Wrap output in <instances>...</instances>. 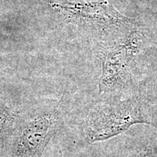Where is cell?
Wrapping results in <instances>:
<instances>
[{"instance_id": "cell-3", "label": "cell", "mask_w": 157, "mask_h": 157, "mask_svg": "<svg viewBox=\"0 0 157 157\" xmlns=\"http://www.w3.org/2000/svg\"><path fill=\"white\" fill-rule=\"evenodd\" d=\"M132 52L126 44L119 45L108 53L103 62V73L99 82L100 93L111 89L121 78L132 58Z\"/></svg>"}, {"instance_id": "cell-2", "label": "cell", "mask_w": 157, "mask_h": 157, "mask_svg": "<svg viewBox=\"0 0 157 157\" xmlns=\"http://www.w3.org/2000/svg\"><path fill=\"white\" fill-rule=\"evenodd\" d=\"M138 123L151 122L143 117L140 104L122 102L93 110L86 120L84 133L90 143H95L121 134Z\"/></svg>"}, {"instance_id": "cell-1", "label": "cell", "mask_w": 157, "mask_h": 157, "mask_svg": "<svg viewBox=\"0 0 157 157\" xmlns=\"http://www.w3.org/2000/svg\"><path fill=\"white\" fill-rule=\"evenodd\" d=\"M60 121L56 105L36 110L17 125L5 146L8 157H42L45 148L56 134Z\"/></svg>"}, {"instance_id": "cell-5", "label": "cell", "mask_w": 157, "mask_h": 157, "mask_svg": "<svg viewBox=\"0 0 157 157\" xmlns=\"http://www.w3.org/2000/svg\"><path fill=\"white\" fill-rule=\"evenodd\" d=\"M18 117L7 105L0 103V146H5L16 127Z\"/></svg>"}, {"instance_id": "cell-4", "label": "cell", "mask_w": 157, "mask_h": 157, "mask_svg": "<svg viewBox=\"0 0 157 157\" xmlns=\"http://www.w3.org/2000/svg\"><path fill=\"white\" fill-rule=\"evenodd\" d=\"M61 8L69 13L81 16L103 21L104 22L117 23L128 22L129 20L117 12L106 2H96L90 4H69Z\"/></svg>"}, {"instance_id": "cell-6", "label": "cell", "mask_w": 157, "mask_h": 157, "mask_svg": "<svg viewBox=\"0 0 157 157\" xmlns=\"http://www.w3.org/2000/svg\"><path fill=\"white\" fill-rule=\"evenodd\" d=\"M129 157H146V153L144 151H142L140 153H137V154H133L132 156Z\"/></svg>"}]
</instances>
